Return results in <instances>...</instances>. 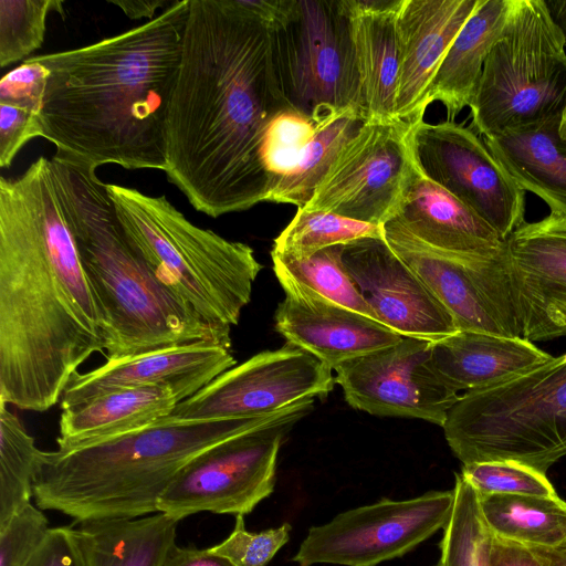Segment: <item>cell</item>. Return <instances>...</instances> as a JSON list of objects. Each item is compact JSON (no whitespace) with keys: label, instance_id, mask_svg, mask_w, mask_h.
Returning <instances> with one entry per match:
<instances>
[{"label":"cell","instance_id":"39","mask_svg":"<svg viewBox=\"0 0 566 566\" xmlns=\"http://www.w3.org/2000/svg\"><path fill=\"white\" fill-rule=\"evenodd\" d=\"M49 521L31 502L0 526V566H25L44 542Z\"/></svg>","mask_w":566,"mask_h":566},{"label":"cell","instance_id":"30","mask_svg":"<svg viewBox=\"0 0 566 566\" xmlns=\"http://www.w3.org/2000/svg\"><path fill=\"white\" fill-rule=\"evenodd\" d=\"M364 123L358 111L353 107L319 122L296 165L280 180L266 201L304 208L344 146Z\"/></svg>","mask_w":566,"mask_h":566},{"label":"cell","instance_id":"28","mask_svg":"<svg viewBox=\"0 0 566 566\" xmlns=\"http://www.w3.org/2000/svg\"><path fill=\"white\" fill-rule=\"evenodd\" d=\"M178 523L157 512L136 518L85 521L76 531L87 566H161L176 543Z\"/></svg>","mask_w":566,"mask_h":566},{"label":"cell","instance_id":"45","mask_svg":"<svg viewBox=\"0 0 566 566\" xmlns=\"http://www.w3.org/2000/svg\"><path fill=\"white\" fill-rule=\"evenodd\" d=\"M111 4L117 6L129 19H154L158 8H168L171 3L166 0H108Z\"/></svg>","mask_w":566,"mask_h":566},{"label":"cell","instance_id":"11","mask_svg":"<svg viewBox=\"0 0 566 566\" xmlns=\"http://www.w3.org/2000/svg\"><path fill=\"white\" fill-rule=\"evenodd\" d=\"M453 500V490L429 491L344 511L311 527L292 560L298 566H377L401 557L443 530Z\"/></svg>","mask_w":566,"mask_h":566},{"label":"cell","instance_id":"49","mask_svg":"<svg viewBox=\"0 0 566 566\" xmlns=\"http://www.w3.org/2000/svg\"><path fill=\"white\" fill-rule=\"evenodd\" d=\"M433 566H442V564L440 562H438L436 565Z\"/></svg>","mask_w":566,"mask_h":566},{"label":"cell","instance_id":"6","mask_svg":"<svg viewBox=\"0 0 566 566\" xmlns=\"http://www.w3.org/2000/svg\"><path fill=\"white\" fill-rule=\"evenodd\" d=\"M106 188L126 235L158 282L203 324L231 332L262 269L253 249L193 224L165 196Z\"/></svg>","mask_w":566,"mask_h":566},{"label":"cell","instance_id":"1","mask_svg":"<svg viewBox=\"0 0 566 566\" xmlns=\"http://www.w3.org/2000/svg\"><path fill=\"white\" fill-rule=\"evenodd\" d=\"M287 106L272 24L242 0H189L165 174L196 210L217 218L268 200L263 137Z\"/></svg>","mask_w":566,"mask_h":566},{"label":"cell","instance_id":"12","mask_svg":"<svg viewBox=\"0 0 566 566\" xmlns=\"http://www.w3.org/2000/svg\"><path fill=\"white\" fill-rule=\"evenodd\" d=\"M384 237L450 313L458 331L522 337L505 249L489 258L446 252L415 237L396 217L384 224Z\"/></svg>","mask_w":566,"mask_h":566},{"label":"cell","instance_id":"29","mask_svg":"<svg viewBox=\"0 0 566 566\" xmlns=\"http://www.w3.org/2000/svg\"><path fill=\"white\" fill-rule=\"evenodd\" d=\"M493 535L531 548H566V502L558 495H479Z\"/></svg>","mask_w":566,"mask_h":566},{"label":"cell","instance_id":"25","mask_svg":"<svg viewBox=\"0 0 566 566\" xmlns=\"http://www.w3.org/2000/svg\"><path fill=\"white\" fill-rule=\"evenodd\" d=\"M560 114L496 136L482 137L499 164L551 211L566 213V142L559 136Z\"/></svg>","mask_w":566,"mask_h":566},{"label":"cell","instance_id":"8","mask_svg":"<svg viewBox=\"0 0 566 566\" xmlns=\"http://www.w3.org/2000/svg\"><path fill=\"white\" fill-rule=\"evenodd\" d=\"M565 48L544 0H513L469 106L474 132L496 136L560 114L566 104Z\"/></svg>","mask_w":566,"mask_h":566},{"label":"cell","instance_id":"21","mask_svg":"<svg viewBox=\"0 0 566 566\" xmlns=\"http://www.w3.org/2000/svg\"><path fill=\"white\" fill-rule=\"evenodd\" d=\"M479 0H402L397 20L399 72L396 118H423L432 78Z\"/></svg>","mask_w":566,"mask_h":566},{"label":"cell","instance_id":"13","mask_svg":"<svg viewBox=\"0 0 566 566\" xmlns=\"http://www.w3.org/2000/svg\"><path fill=\"white\" fill-rule=\"evenodd\" d=\"M401 119L365 122L304 207L384 226L401 208L417 170Z\"/></svg>","mask_w":566,"mask_h":566},{"label":"cell","instance_id":"42","mask_svg":"<svg viewBox=\"0 0 566 566\" xmlns=\"http://www.w3.org/2000/svg\"><path fill=\"white\" fill-rule=\"evenodd\" d=\"M25 566H87L76 528H50L44 542Z\"/></svg>","mask_w":566,"mask_h":566},{"label":"cell","instance_id":"27","mask_svg":"<svg viewBox=\"0 0 566 566\" xmlns=\"http://www.w3.org/2000/svg\"><path fill=\"white\" fill-rule=\"evenodd\" d=\"M179 403L166 387L109 391L62 410L57 448H71L137 430L168 417Z\"/></svg>","mask_w":566,"mask_h":566},{"label":"cell","instance_id":"46","mask_svg":"<svg viewBox=\"0 0 566 566\" xmlns=\"http://www.w3.org/2000/svg\"><path fill=\"white\" fill-rule=\"evenodd\" d=\"M557 27L560 29L566 45V0H544Z\"/></svg>","mask_w":566,"mask_h":566},{"label":"cell","instance_id":"19","mask_svg":"<svg viewBox=\"0 0 566 566\" xmlns=\"http://www.w3.org/2000/svg\"><path fill=\"white\" fill-rule=\"evenodd\" d=\"M235 364L229 348L212 343H188L107 358L90 371H76L60 406L64 410L99 395L134 387H166L181 402Z\"/></svg>","mask_w":566,"mask_h":566},{"label":"cell","instance_id":"16","mask_svg":"<svg viewBox=\"0 0 566 566\" xmlns=\"http://www.w3.org/2000/svg\"><path fill=\"white\" fill-rule=\"evenodd\" d=\"M431 344L402 337L395 345L337 366L335 382L354 409L442 427L460 395L433 368Z\"/></svg>","mask_w":566,"mask_h":566},{"label":"cell","instance_id":"7","mask_svg":"<svg viewBox=\"0 0 566 566\" xmlns=\"http://www.w3.org/2000/svg\"><path fill=\"white\" fill-rule=\"evenodd\" d=\"M442 429L463 464L513 461L546 474L566 455V353L500 385L460 395Z\"/></svg>","mask_w":566,"mask_h":566},{"label":"cell","instance_id":"43","mask_svg":"<svg viewBox=\"0 0 566 566\" xmlns=\"http://www.w3.org/2000/svg\"><path fill=\"white\" fill-rule=\"evenodd\" d=\"M491 566H546L538 553L531 547L494 536Z\"/></svg>","mask_w":566,"mask_h":566},{"label":"cell","instance_id":"2","mask_svg":"<svg viewBox=\"0 0 566 566\" xmlns=\"http://www.w3.org/2000/svg\"><path fill=\"white\" fill-rule=\"evenodd\" d=\"M105 331L51 159L0 178V400L42 412L105 350Z\"/></svg>","mask_w":566,"mask_h":566},{"label":"cell","instance_id":"15","mask_svg":"<svg viewBox=\"0 0 566 566\" xmlns=\"http://www.w3.org/2000/svg\"><path fill=\"white\" fill-rule=\"evenodd\" d=\"M332 369L308 352L286 343L226 370L170 416L186 420L251 419L277 413L333 390Z\"/></svg>","mask_w":566,"mask_h":566},{"label":"cell","instance_id":"35","mask_svg":"<svg viewBox=\"0 0 566 566\" xmlns=\"http://www.w3.org/2000/svg\"><path fill=\"white\" fill-rule=\"evenodd\" d=\"M62 6L57 0H0V66L24 60L40 49L49 13L63 14Z\"/></svg>","mask_w":566,"mask_h":566},{"label":"cell","instance_id":"20","mask_svg":"<svg viewBox=\"0 0 566 566\" xmlns=\"http://www.w3.org/2000/svg\"><path fill=\"white\" fill-rule=\"evenodd\" d=\"M277 280L285 297L274 314L276 332L331 369L402 338L382 323L327 301L287 277Z\"/></svg>","mask_w":566,"mask_h":566},{"label":"cell","instance_id":"40","mask_svg":"<svg viewBox=\"0 0 566 566\" xmlns=\"http://www.w3.org/2000/svg\"><path fill=\"white\" fill-rule=\"evenodd\" d=\"M49 74V70L32 56L24 60L1 78L0 103L40 114Z\"/></svg>","mask_w":566,"mask_h":566},{"label":"cell","instance_id":"18","mask_svg":"<svg viewBox=\"0 0 566 566\" xmlns=\"http://www.w3.org/2000/svg\"><path fill=\"white\" fill-rule=\"evenodd\" d=\"M343 262L378 321L400 336L433 343L458 331L450 313L385 237L344 245Z\"/></svg>","mask_w":566,"mask_h":566},{"label":"cell","instance_id":"44","mask_svg":"<svg viewBox=\"0 0 566 566\" xmlns=\"http://www.w3.org/2000/svg\"><path fill=\"white\" fill-rule=\"evenodd\" d=\"M161 566H235L210 548L182 547L176 543L168 549Z\"/></svg>","mask_w":566,"mask_h":566},{"label":"cell","instance_id":"38","mask_svg":"<svg viewBox=\"0 0 566 566\" xmlns=\"http://www.w3.org/2000/svg\"><path fill=\"white\" fill-rule=\"evenodd\" d=\"M291 528L289 523H284L275 528L250 532L245 528L243 515H238L230 535L209 548L235 566H265L289 542Z\"/></svg>","mask_w":566,"mask_h":566},{"label":"cell","instance_id":"10","mask_svg":"<svg viewBox=\"0 0 566 566\" xmlns=\"http://www.w3.org/2000/svg\"><path fill=\"white\" fill-rule=\"evenodd\" d=\"M295 422L259 428L202 451L176 474L157 511L178 521L199 512L251 513L274 491L279 451Z\"/></svg>","mask_w":566,"mask_h":566},{"label":"cell","instance_id":"17","mask_svg":"<svg viewBox=\"0 0 566 566\" xmlns=\"http://www.w3.org/2000/svg\"><path fill=\"white\" fill-rule=\"evenodd\" d=\"M505 254L522 337L566 335V213L522 223L505 240Z\"/></svg>","mask_w":566,"mask_h":566},{"label":"cell","instance_id":"26","mask_svg":"<svg viewBox=\"0 0 566 566\" xmlns=\"http://www.w3.org/2000/svg\"><path fill=\"white\" fill-rule=\"evenodd\" d=\"M513 0H479L474 11L446 52L430 84L427 105L440 102L448 120L469 107L485 59L501 34Z\"/></svg>","mask_w":566,"mask_h":566},{"label":"cell","instance_id":"50","mask_svg":"<svg viewBox=\"0 0 566 566\" xmlns=\"http://www.w3.org/2000/svg\"><path fill=\"white\" fill-rule=\"evenodd\" d=\"M565 333H566V328H565Z\"/></svg>","mask_w":566,"mask_h":566},{"label":"cell","instance_id":"23","mask_svg":"<svg viewBox=\"0 0 566 566\" xmlns=\"http://www.w3.org/2000/svg\"><path fill=\"white\" fill-rule=\"evenodd\" d=\"M552 358L523 337L473 331H457L431 344L433 368L458 392L500 385Z\"/></svg>","mask_w":566,"mask_h":566},{"label":"cell","instance_id":"41","mask_svg":"<svg viewBox=\"0 0 566 566\" xmlns=\"http://www.w3.org/2000/svg\"><path fill=\"white\" fill-rule=\"evenodd\" d=\"M40 114L0 103V167L11 166L20 149L32 138L41 136Z\"/></svg>","mask_w":566,"mask_h":566},{"label":"cell","instance_id":"37","mask_svg":"<svg viewBox=\"0 0 566 566\" xmlns=\"http://www.w3.org/2000/svg\"><path fill=\"white\" fill-rule=\"evenodd\" d=\"M460 474L479 495H557L545 473L513 461L468 463Z\"/></svg>","mask_w":566,"mask_h":566},{"label":"cell","instance_id":"24","mask_svg":"<svg viewBox=\"0 0 566 566\" xmlns=\"http://www.w3.org/2000/svg\"><path fill=\"white\" fill-rule=\"evenodd\" d=\"M396 218L415 237L446 252L489 258L505 249L490 224L418 168Z\"/></svg>","mask_w":566,"mask_h":566},{"label":"cell","instance_id":"32","mask_svg":"<svg viewBox=\"0 0 566 566\" xmlns=\"http://www.w3.org/2000/svg\"><path fill=\"white\" fill-rule=\"evenodd\" d=\"M42 450L0 400V526L31 502Z\"/></svg>","mask_w":566,"mask_h":566},{"label":"cell","instance_id":"9","mask_svg":"<svg viewBox=\"0 0 566 566\" xmlns=\"http://www.w3.org/2000/svg\"><path fill=\"white\" fill-rule=\"evenodd\" d=\"M272 27L276 72L291 107L316 123L357 109L353 45L342 0H285Z\"/></svg>","mask_w":566,"mask_h":566},{"label":"cell","instance_id":"22","mask_svg":"<svg viewBox=\"0 0 566 566\" xmlns=\"http://www.w3.org/2000/svg\"><path fill=\"white\" fill-rule=\"evenodd\" d=\"M357 77V109L365 122L396 118L399 72L397 20L402 0H342Z\"/></svg>","mask_w":566,"mask_h":566},{"label":"cell","instance_id":"14","mask_svg":"<svg viewBox=\"0 0 566 566\" xmlns=\"http://www.w3.org/2000/svg\"><path fill=\"white\" fill-rule=\"evenodd\" d=\"M418 170L474 211L505 241L522 223L526 191L499 164L483 138L454 120L412 123Z\"/></svg>","mask_w":566,"mask_h":566},{"label":"cell","instance_id":"33","mask_svg":"<svg viewBox=\"0 0 566 566\" xmlns=\"http://www.w3.org/2000/svg\"><path fill=\"white\" fill-rule=\"evenodd\" d=\"M453 506L440 542L442 566H491L494 535L480 507L479 494L455 474Z\"/></svg>","mask_w":566,"mask_h":566},{"label":"cell","instance_id":"48","mask_svg":"<svg viewBox=\"0 0 566 566\" xmlns=\"http://www.w3.org/2000/svg\"><path fill=\"white\" fill-rule=\"evenodd\" d=\"M558 132L560 138L566 142V104L560 115Z\"/></svg>","mask_w":566,"mask_h":566},{"label":"cell","instance_id":"36","mask_svg":"<svg viewBox=\"0 0 566 566\" xmlns=\"http://www.w3.org/2000/svg\"><path fill=\"white\" fill-rule=\"evenodd\" d=\"M317 124L291 106L281 109L272 118L266 127L261 150L272 191L296 165Z\"/></svg>","mask_w":566,"mask_h":566},{"label":"cell","instance_id":"4","mask_svg":"<svg viewBox=\"0 0 566 566\" xmlns=\"http://www.w3.org/2000/svg\"><path fill=\"white\" fill-rule=\"evenodd\" d=\"M313 402L251 419L199 421L168 416L129 432L42 451L33 480L35 504L80 523L157 513L159 497L192 458L245 432L297 421Z\"/></svg>","mask_w":566,"mask_h":566},{"label":"cell","instance_id":"3","mask_svg":"<svg viewBox=\"0 0 566 566\" xmlns=\"http://www.w3.org/2000/svg\"><path fill=\"white\" fill-rule=\"evenodd\" d=\"M189 0L96 43L32 56L50 72L40 112L52 159L85 170H166V119Z\"/></svg>","mask_w":566,"mask_h":566},{"label":"cell","instance_id":"5","mask_svg":"<svg viewBox=\"0 0 566 566\" xmlns=\"http://www.w3.org/2000/svg\"><path fill=\"white\" fill-rule=\"evenodd\" d=\"M65 217L97 303L107 358L188 343L231 348V332L203 324L154 276L130 243L96 171L51 158Z\"/></svg>","mask_w":566,"mask_h":566},{"label":"cell","instance_id":"31","mask_svg":"<svg viewBox=\"0 0 566 566\" xmlns=\"http://www.w3.org/2000/svg\"><path fill=\"white\" fill-rule=\"evenodd\" d=\"M343 247L325 248L303 259L271 253L274 273L276 277H287L327 301L378 321L343 262Z\"/></svg>","mask_w":566,"mask_h":566},{"label":"cell","instance_id":"47","mask_svg":"<svg viewBox=\"0 0 566 566\" xmlns=\"http://www.w3.org/2000/svg\"><path fill=\"white\" fill-rule=\"evenodd\" d=\"M542 557L546 566H566V548L544 549L534 548Z\"/></svg>","mask_w":566,"mask_h":566},{"label":"cell","instance_id":"34","mask_svg":"<svg viewBox=\"0 0 566 566\" xmlns=\"http://www.w3.org/2000/svg\"><path fill=\"white\" fill-rule=\"evenodd\" d=\"M365 238H384V226L297 208L294 218L275 238L271 253L303 259L325 248L346 245Z\"/></svg>","mask_w":566,"mask_h":566}]
</instances>
